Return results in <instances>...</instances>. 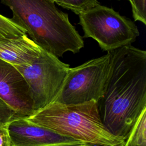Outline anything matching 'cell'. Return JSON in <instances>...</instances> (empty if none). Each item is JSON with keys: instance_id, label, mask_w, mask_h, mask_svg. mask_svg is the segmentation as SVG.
Wrapping results in <instances>:
<instances>
[{"instance_id": "4fadbf2b", "label": "cell", "mask_w": 146, "mask_h": 146, "mask_svg": "<svg viewBox=\"0 0 146 146\" xmlns=\"http://www.w3.org/2000/svg\"><path fill=\"white\" fill-rule=\"evenodd\" d=\"M15 117V112L0 98V127L7 124Z\"/></svg>"}, {"instance_id": "52a82bcc", "label": "cell", "mask_w": 146, "mask_h": 146, "mask_svg": "<svg viewBox=\"0 0 146 146\" xmlns=\"http://www.w3.org/2000/svg\"><path fill=\"white\" fill-rule=\"evenodd\" d=\"M0 98L16 113L15 117H26L34 112L28 83L15 66L0 59Z\"/></svg>"}, {"instance_id": "8fae6325", "label": "cell", "mask_w": 146, "mask_h": 146, "mask_svg": "<svg viewBox=\"0 0 146 146\" xmlns=\"http://www.w3.org/2000/svg\"><path fill=\"white\" fill-rule=\"evenodd\" d=\"M62 1L64 4V9L70 10L77 15L99 4L97 0H62Z\"/></svg>"}, {"instance_id": "3957f363", "label": "cell", "mask_w": 146, "mask_h": 146, "mask_svg": "<svg viewBox=\"0 0 146 146\" xmlns=\"http://www.w3.org/2000/svg\"><path fill=\"white\" fill-rule=\"evenodd\" d=\"M29 121L83 143L96 146H124L125 140L104 126L98 102L66 104L52 102L25 117Z\"/></svg>"}, {"instance_id": "277c9868", "label": "cell", "mask_w": 146, "mask_h": 146, "mask_svg": "<svg viewBox=\"0 0 146 146\" xmlns=\"http://www.w3.org/2000/svg\"><path fill=\"white\" fill-rule=\"evenodd\" d=\"M78 15L83 37L95 40L103 51L131 44L139 35L135 23L112 8L98 4Z\"/></svg>"}, {"instance_id": "8992f818", "label": "cell", "mask_w": 146, "mask_h": 146, "mask_svg": "<svg viewBox=\"0 0 146 146\" xmlns=\"http://www.w3.org/2000/svg\"><path fill=\"white\" fill-rule=\"evenodd\" d=\"M15 66L29 86L34 111L55 100L70 68L69 64L42 48L39 57L33 62Z\"/></svg>"}, {"instance_id": "7a4b0ae2", "label": "cell", "mask_w": 146, "mask_h": 146, "mask_svg": "<svg viewBox=\"0 0 146 146\" xmlns=\"http://www.w3.org/2000/svg\"><path fill=\"white\" fill-rule=\"evenodd\" d=\"M13 12L11 19L40 48L62 57L84 47L83 37L52 0H1Z\"/></svg>"}, {"instance_id": "ba28073f", "label": "cell", "mask_w": 146, "mask_h": 146, "mask_svg": "<svg viewBox=\"0 0 146 146\" xmlns=\"http://www.w3.org/2000/svg\"><path fill=\"white\" fill-rule=\"evenodd\" d=\"M10 146H67L83 143L36 125L25 117H14L7 124Z\"/></svg>"}, {"instance_id": "30bf717a", "label": "cell", "mask_w": 146, "mask_h": 146, "mask_svg": "<svg viewBox=\"0 0 146 146\" xmlns=\"http://www.w3.org/2000/svg\"><path fill=\"white\" fill-rule=\"evenodd\" d=\"M27 34L26 30L11 18L0 14V39H11Z\"/></svg>"}, {"instance_id": "9c48e42d", "label": "cell", "mask_w": 146, "mask_h": 146, "mask_svg": "<svg viewBox=\"0 0 146 146\" xmlns=\"http://www.w3.org/2000/svg\"><path fill=\"white\" fill-rule=\"evenodd\" d=\"M41 48L27 34L11 39H0V59L14 66L29 64L38 58Z\"/></svg>"}, {"instance_id": "7c38bea8", "label": "cell", "mask_w": 146, "mask_h": 146, "mask_svg": "<svg viewBox=\"0 0 146 146\" xmlns=\"http://www.w3.org/2000/svg\"><path fill=\"white\" fill-rule=\"evenodd\" d=\"M131 3L132 15L135 21L146 25V0H128Z\"/></svg>"}, {"instance_id": "9a60e30c", "label": "cell", "mask_w": 146, "mask_h": 146, "mask_svg": "<svg viewBox=\"0 0 146 146\" xmlns=\"http://www.w3.org/2000/svg\"><path fill=\"white\" fill-rule=\"evenodd\" d=\"M67 146H95V145L90 144H88V143H83V144H78V145H67Z\"/></svg>"}, {"instance_id": "5bb4252c", "label": "cell", "mask_w": 146, "mask_h": 146, "mask_svg": "<svg viewBox=\"0 0 146 146\" xmlns=\"http://www.w3.org/2000/svg\"><path fill=\"white\" fill-rule=\"evenodd\" d=\"M0 146H10L7 124L0 127Z\"/></svg>"}, {"instance_id": "6da1fadb", "label": "cell", "mask_w": 146, "mask_h": 146, "mask_svg": "<svg viewBox=\"0 0 146 146\" xmlns=\"http://www.w3.org/2000/svg\"><path fill=\"white\" fill-rule=\"evenodd\" d=\"M110 68L98 102L103 124L113 135L127 139L146 109V51L131 44L111 51Z\"/></svg>"}, {"instance_id": "5b68a950", "label": "cell", "mask_w": 146, "mask_h": 146, "mask_svg": "<svg viewBox=\"0 0 146 146\" xmlns=\"http://www.w3.org/2000/svg\"><path fill=\"white\" fill-rule=\"evenodd\" d=\"M111 51L70 68L62 87L53 102L66 104L99 102L103 97L110 68Z\"/></svg>"}, {"instance_id": "2e32d148", "label": "cell", "mask_w": 146, "mask_h": 146, "mask_svg": "<svg viewBox=\"0 0 146 146\" xmlns=\"http://www.w3.org/2000/svg\"><path fill=\"white\" fill-rule=\"evenodd\" d=\"M135 146H146V145H135Z\"/></svg>"}]
</instances>
